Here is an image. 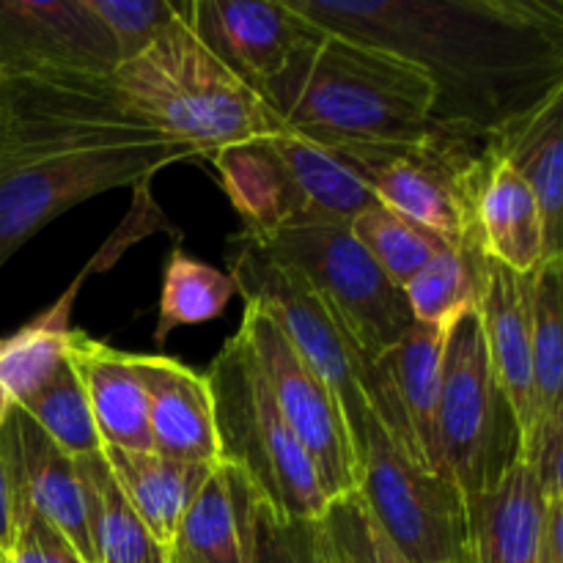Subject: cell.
I'll use <instances>...</instances> for the list:
<instances>
[{"label":"cell","mask_w":563,"mask_h":563,"mask_svg":"<svg viewBox=\"0 0 563 563\" xmlns=\"http://www.w3.org/2000/svg\"><path fill=\"white\" fill-rule=\"evenodd\" d=\"M258 97L286 132L330 152L416 141L432 130L434 86L416 64L322 27Z\"/></svg>","instance_id":"2"},{"label":"cell","mask_w":563,"mask_h":563,"mask_svg":"<svg viewBox=\"0 0 563 563\" xmlns=\"http://www.w3.org/2000/svg\"><path fill=\"white\" fill-rule=\"evenodd\" d=\"M179 14L198 42L256 93L317 33V25L297 14L289 0H187L179 3Z\"/></svg>","instance_id":"15"},{"label":"cell","mask_w":563,"mask_h":563,"mask_svg":"<svg viewBox=\"0 0 563 563\" xmlns=\"http://www.w3.org/2000/svg\"><path fill=\"white\" fill-rule=\"evenodd\" d=\"M539 563H550V561H548V559H542V561H539Z\"/></svg>","instance_id":"42"},{"label":"cell","mask_w":563,"mask_h":563,"mask_svg":"<svg viewBox=\"0 0 563 563\" xmlns=\"http://www.w3.org/2000/svg\"><path fill=\"white\" fill-rule=\"evenodd\" d=\"M9 563H86L75 544L36 511H11Z\"/></svg>","instance_id":"36"},{"label":"cell","mask_w":563,"mask_h":563,"mask_svg":"<svg viewBox=\"0 0 563 563\" xmlns=\"http://www.w3.org/2000/svg\"><path fill=\"white\" fill-rule=\"evenodd\" d=\"M328 533L335 544V553H339V563H361V559H357V553L352 550V544L346 542V539H341L339 533H333L330 528H328Z\"/></svg>","instance_id":"39"},{"label":"cell","mask_w":563,"mask_h":563,"mask_svg":"<svg viewBox=\"0 0 563 563\" xmlns=\"http://www.w3.org/2000/svg\"><path fill=\"white\" fill-rule=\"evenodd\" d=\"M251 240L306 280L366 361L388 355L416 322L405 291L374 264L350 225H300Z\"/></svg>","instance_id":"10"},{"label":"cell","mask_w":563,"mask_h":563,"mask_svg":"<svg viewBox=\"0 0 563 563\" xmlns=\"http://www.w3.org/2000/svg\"><path fill=\"white\" fill-rule=\"evenodd\" d=\"M542 559L563 563V500H548L542 528Z\"/></svg>","instance_id":"37"},{"label":"cell","mask_w":563,"mask_h":563,"mask_svg":"<svg viewBox=\"0 0 563 563\" xmlns=\"http://www.w3.org/2000/svg\"><path fill=\"white\" fill-rule=\"evenodd\" d=\"M500 159L531 187L553 256H563V91L493 132Z\"/></svg>","instance_id":"23"},{"label":"cell","mask_w":563,"mask_h":563,"mask_svg":"<svg viewBox=\"0 0 563 563\" xmlns=\"http://www.w3.org/2000/svg\"><path fill=\"white\" fill-rule=\"evenodd\" d=\"M322 520L330 531L339 533L341 539L352 544L361 563H412L390 542L388 533L379 528L368 506L363 504L361 493H350L344 498L330 500Z\"/></svg>","instance_id":"35"},{"label":"cell","mask_w":563,"mask_h":563,"mask_svg":"<svg viewBox=\"0 0 563 563\" xmlns=\"http://www.w3.org/2000/svg\"><path fill=\"white\" fill-rule=\"evenodd\" d=\"M0 449L9 476L11 511H36L75 544L82 561L97 563L88 531V495L77 462L64 454L22 407L5 410Z\"/></svg>","instance_id":"16"},{"label":"cell","mask_w":563,"mask_h":563,"mask_svg":"<svg viewBox=\"0 0 563 563\" xmlns=\"http://www.w3.org/2000/svg\"><path fill=\"white\" fill-rule=\"evenodd\" d=\"M240 333L262 366L286 423L311 460L324 498L335 500L357 493L355 445L330 385L313 374L273 313L256 302H245Z\"/></svg>","instance_id":"13"},{"label":"cell","mask_w":563,"mask_h":563,"mask_svg":"<svg viewBox=\"0 0 563 563\" xmlns=\"http://www.w3.org/2000/svg\"><path fill=\"white\" fill-rule=\"evenodd\" d=\"M168 553H170V563H192L190 559H185V555H181V553H176L174 548H168Z\"/></svg>","instance_id":"40"},{"label":"cell","mask_w":563,"mask_h":563,"mask_svg":"<svg viewBox=\"0 0 563 563\" xmlns=\"http://www.w3.org/2000/svg\"><path fill=\"white\" fill-rule=\"evenodd\" d=\"M9 407L0 399V423ZM11 493H9V476H5V460L3 449H0V555H9L11 548Z\"/></svg>","instance_id":"38"},{"label":"cell","mask_w":563,"mask_h":563,"mask_svg":"<svg viewBox=\"0 0 563 563\" xmlns=\"http://www.w3.org/2000/svg\"><path fill=\"white\" fill-rule=\"evenodd\" d=\"M489 363L522 427V445L539 423L531 357V273L517 275L489 262L487 291L478 306Z\"/></svg>","instance_id":"18"},{"label":"cell","mask_w":563,"mask_h":563,"mask_svg":"<svg viewBox=\"0 0 563 563\" xmlns=\"http://www.w3.org/2000/svg\"><path fill=\"white\" fill-rule=\"evenodd\" d=\"M438 445L443 473L465 500L522 462V427L495 377L476 311L456 319L445 344Z\"/></svg>","instance_id":"9"},{"label":"cell","mask_w":563,"mask_h":563,"mask_svg":"<svg viewBox=\"0 0 563 563\" xmlns=\"http://www.w3.org/2000/svg\"><path fill=\"white\" fill-rule=\"evenodd\" d=\"M531 357L539 421L563 416V258L531 273Z\"/></svg>","instance_id":"29"},{"label":"cell","mask_w":563,"mask_h":563,"mask_svg":"<svg viewBox=\"0 0 563 563\" xmlns=\"http://www.w3.org/2000/svg\"><path fill=\"white\" fill-rule=\"evenodd\" d=\"M181 159H196V154L174 141L121 143L0 170V267L77 203L119 187L146 185L157 170Z\"/></svg>","instance_id":"12"},{"label":"cell","mask_w":563,"mask_h":563,"mask_svg":"<svg viewBox=\"0 0 563 563\" xmlns=\"http://www.w3.org/2000/svg\"><path fill=\"white\" fill-rule=\"evenodd\" d=\"M168 141L143 124L110 75L0 77V170L86 148Z\"/></svg>","instance_id":"8"},{"label":"cell","mask_w":563,"mask_h":563,"mask_svg":"<svg viewBox=\"0 0 563 563\" xmlns=\"http://www.w3.org/2000/svg\"><path fill=\"white\" fill-rule=\"evenodd\" d=\"M148 396L152 451L192 465H220L207 377L165 355H135Z\"/></svg>","instance_id":"17"},{"label":"cell","mask_w":563,"mask_h":563,"mask_svg":"<svg viewBox=\"0 0 563 563\" xmlns=\"http://www.w3.org/2000/svg\"><path fill=\"white\" fill-rule=\"evenodd\" d=\"M234 295V280L229 275L176 247L165 264L154 339H157V344H163L168 333H174L181 324H201L209 319H218Z\"/></svg>","instance_id":"32"},{"label":"cell","mask_w":563,"mask_h":563,"mask_svg":"<svg viewBox=\"0 0 563 563\" xmlns=\"http://www.w3.org/2000/svg\"><path fill=\"white\" fill-rule=\"evenodd\" d=\"M253 487L220 462L181 517L170 548L192 563H245V520Z\"/></svg>","instance_id":"25"},{"label":"cell","mask_w":563,"mask_h":563,"mask_svg":"<svg viewBox=\"0 0 563 563\" xmlns=\"http://www.w3.org/2000/svg\"><path fill=\"white\" fill-rule=\"evenodd\" d=\"M471 563H539L548 498L526 462L465 500Z\"/></svg>","instance_id":"20"},{"label":"cell","mask_w":563,"mask_h":563,"mask_svg":"<svg viewBox=\"0 0 563 563\" xmlns=\"http://www.w3.org/2000/svg\"><path fill=\"white\" fill-rule=\"evenodd\" d=\"M80 280L49 306L42 317L27 322L9 339H0V399L5 407H20L42 390L69 350V311Z\"/></svg>","instance_id":"28"},{"label":"cell","mask_w":563,"mask_h":563,"mask_svg":"<svg viewBox=\"0 0 563 563\" xmlns=\"http://www.w3.org/2000/svg\"><path fill=\"white\" fill-rule=\"evenodd\" d=\"M75 462L88 495V531H91L93 561L170 563L168 548L152 537V531L132 511L124 493L110 476L102 449L97 454L77 456Z\"/></svg>","instance_id":"26"},{"label":"cell","mask_w":563,"mask_h":563,"mask_svg":"<svg viewBox=\"0 0 563 563\" xmlns=\"http://www.w3.org/2000/svg\"><path fill=\"white\" fill-rule=\"evenodd\" d=\"M119 64L88 0H0V77L113 75Z\"/></svg>","instance_id":"14"},{"label":"cell","mask_w":563,"mask_h":563,"mask_svg":"<svg viewBox=\"0 0 563 563\" xmlns=\"http://www.w3.org/2000/svg\"><path fill=\"white\" fill-rule=\"evenodd\" d=\"M357 493L390 542L412 563H471L465 495L394 443L368 416L352 438Z\"/></svg>","instance_id":"11"},{"label":"cell","mask_w":563,"mask_h":563,"mask_svg":"<svg viewBox=\"0 0 563 563\" xmlns=\"http://www.w3.org/2000/svg\"><path fill=\"white\" fill-rule=\"evenodd\" d=\"M102 456L126 504L165 548H170L187 506L218 467L168 460L154 451L102 449Z\"/></svg>","instance_id":"24"},{"label":"cell","mask_w":563,"mask_h":563,"mask_svg":"<svg viewBox=\"0 0 563 563\" xmlns=\"http://www.w3.org/2000/svg\"><path fill=\"white\" fill-rule=\"evenodd\" d=\"M119 49L121 60L135 58L179 20V3L170 0H88Z\"/></svg>","instance_id":"34"},{"label":"cell","mask_w":563,"mask_h":563,"mask_svg":"<svg viewBox=\"0 0 563 563\" xmlns=\"http://www.w3.org/2000/svg\"><path fill=\"white\" fill-rule=\"evenodd\" d=\"M454 324L456 322H412L399 344L388 355L379 357L401 416L416 440L418 456L434 473H443L438 445V407L440 390H443L445 344Z\"/></svg>","instance_id":"22"},{"label":"cell","mask_w":563,"mask_h":563,"mask_svg":"<svg viewBox=\"0 0 563 563\" xmlns=\"http://www.w3.org/2000/svg\"><path fill=\"white\" fill-rule=\"evenodd\" d=\"M20 407L38 423V429H42L64 454L71 456V460L86 454H97V451L102 449L97 427H93L86 390H82V383L80 377H77L75 368H71L69 357L60 363L55 377Z\"/></svg>","instance_id":"33"},{"label":"cell","mask_w":563,"mask_h":563,"mask_svg":"<svg viewBox=\"0 0 563 563\" xmlns=\"http://www.w3.org/2000/svg\"><path fill=\"white\" fill-rule=\"evenodd\" d=\"M493 258L484 253L482 240L471 236L449 245L418 269L405 286V297L416 322H456L465 313L478 311L487 291V275Z\"/></svg>","instance_id":"27"},{"label":"cell","mask_w":563,"mask_h":563,"mask_svg":"<svg viewBox=\"0 0 563 563\" xmlns=\"http://www.w3.org/2000/svg\"><path fill=\"white\" fill-rule=\"evenodd\" d=\"M0 563H9V555H0Z\"/></svg>","instance_id":"41"},{"label":"cell","mask_w":563,"mask_h":563,"mask_svg":"<svg viewBox=\"0 0 563 563\" xmlns=\"http://www.w3.org/2000/svg\"><path fill=\"white\" fill-rule=\"evenodd\" d=\"M339 154L377 203L423 225L449 245L476 234V198L495 159L493 135L432 126L401 143L341 148Z\"/></svg>","instance_id":"7"},{"label":"cell","mask_w":563,"mask_h":563,"mask_svg":"<svg viewBox=\"0 0 563 563\" xmlns=\"http://www.w3.org/2000/svg\"><path fill=\"white\" fill-rule=\"evenodd\" d=\"M231 247L234 253L229 258V278L234 280L236 295L273 313L297 355L330 385L352 438L374 412L394 443L423 465L383 363H372L361 355V350L346 339L328 308L289 264L275 258L242 231L231 240Z\"/></svg>","instance_id":"4"},{"label":"cell","mask_w":563,"mask_h":563,"mask_svg":"<svg viewBox=\"0 0 563 563\" xmlns=\"http://www.w3.org/2000/svg\"><path fill=\"white\" fill-rule=\"evenodd\" d=\"M209 163L251 236L300 225H350L377 203L339 154L291 132L234 143Z\"/></svg>","instance_id":"5"},{"label":"cell","mask_w":563,"mask_h":563,"mask_svg":"<svg viewBox=\"0 0 563 563\" xmlns=\"http://www.w3.org/2000/svg\"><path fill=\"white\" fill-rule=\"evenodd\" d=\"M132 113L196 157L286 132L269 104L220 64L179 20L110 75Z\"/></svg>","instance_id":"3"},{"label":"cell","mask_w":563,"mask_h":563,"mask_svg":"<svg viewBox=\"0 0 563 563\" xmlns=\"http://www.w3.org/2000/svg\"><path fill=\"white\" fill-rule=\"evenodd\" d=\"M203 377L220 462L236 467L278 515L322 517L330 500L240 330L220 346Z\"/></svg>","instance_id":"6"},{"label":"cell","mask_w":563,"mask_h":563,"mask_svg":"<svg viewBox=\"0 0 563 563\" xmlns=\"http://www.w3.org/2000/svg\"><path fill=\"white\" fill-rule=\"evenodd\" d=\"M322 31L401 55L434 86L432 126L489 137L563 91L561 0H289Z\"/></svg>","instance_id":"1"},{"label":"cell","mask_w":563,"mask_h":563,"mask_svg":"<svg viewBox=\"0 0 563 563\" xmlns=\"http://www.w3.org/2000/svg\"><path fill=\"white\" fill-rule=\"evenodd\" d=\"M245 563H339L322 517H284L253 489L245 520Z\"/></svg>","instance_id":"30"},{"label":"cell","mask_w":563,"mask_h":563,"mask_svg":"<svg viewBox=\"0 0 563 563\" xmlns=\"http://www.w3.org/2000/svg\"><path fill=\"white\" fill-rule=\"evenodd\" d=\"M66 357L86 390L102 449L152 451L148 396L137 374L135 355L71 330Z\"/></svg>","instance_id":"19"},{"label":"cell","mask_w":563,"mask_h":563,"mask_svg":"<svg viewBox=\"0 0 563 563\" xmlns=\"http://www.w3.org/2000/svg\"><path fill=\"white\" fill-rule=\"evenodd\" d=\"M476 234L484 253L517 275L533 273L548 258H563L550 253L548 225L537 196L498 154L476 198Z\"/></svg>","instance_id":"21"},{"label":"cell","mask_w":563,"mask_h":563,"mask_svg":"<svg viewBox=\"0 0 563 563\" xmlns=\"http://www.w3.org/2000/svg\"><path fill=\"white\" fill-rule=\"evenodd\" d=\"M350 231L399 289H405L416 278L418 269L427 267L438 253L449 247V242L440 240L438 234L401 218L399 212L383 203H372L361 214H355Z\"/></svg>","instance_id":"31"}]
</instances>
